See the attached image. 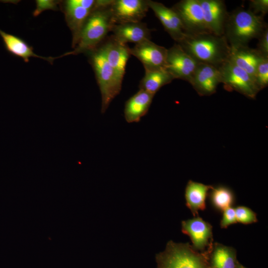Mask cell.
I'll use <instances>...</instances> for the list:
<instances>
[{
    "instance_id": "1",
    "label": "cell",
    "mask_w": 268,
    "mask_h": 268,
    "mask_svg": "<svg viewBox=\"0 0 268 268\" xmlns=\"http://www.w3.org/2000/svg\"><path fill=\"white\" fill-rule=\"evenodd\" d=\"M199 63L218 68L228 60L231 48L224 35L211 33L187 35L177 43Z\"/></svg>"
},
{
    "instance_id": "2",
    "label": "cell",
    "mask_w": 268,
    "mask_h": 268,
    "mask_svg": "<svg viewBox=\"0 0 268 268\" xmlns=\"http://www.w3.org/2000/svg\"><path fill=\"white\" fill-rule=\"evenodd\" d=\"M264 18L242 7H238L229 12L224 36L230 47L248 46L252 40L258 39L268 27Z\"/></svg>"
},
{
    "instance_id": "3",
    "label": "cell",
    "mask_w": 268,
    "mask_h": 268,
    "mask_svg": "<svg viewBox=\"0 0 268 268\" xmlns=\"http://www.w3.org/2000/svg\"><path fill=\"white\" fill-rule=\"evenodd\" d=\"M112 0L96 8L85 22L74 49L58 57L88 53L97 48L106 37L113 25L110 4Z\"/></svg>"
},
{
    "instance_id": "4",
    "label": "cell",
    "mask_w": 268,
    "mask_h": 268,
    "mask_svg": "<svg viewBox=\"0 0 268 268\" xmlns=\"http://www.w3.org/2000/svg\"><path fill=\"white\" fill-rule=\"evenodd\" d=\"M87 54H89L90 63L101 95V113H104L112 100L120 93L123 79L109 64L100 46Z\"/></svg>"
},
{
    "instance_id": "5",
    "label": "cell",
    "mask_w": 268,
    "mask_h": 268,
    "mask_svg": "<svg viewBox=\"0 0 268 268\" xmlns=\"http://www.w3.org/2000/svg\"><path fill=\"white\" fill-rule=\"evenodd\" d=\"M208 254L196 251L189 243L171 240L163 252L155 255L157 268H208Z\"/></svg>"
},
{
    "instance_id": "6",
    "label": "cell",
    "mask_w": 268,
    "mask_h": 268,
    "mask_svg": "<svg viewBox=\"0 0 268 268\" xmlns=\"http://www.w3.org/2000/svg\"><path fill=\"white\" fill-rule=\"evenodd\" d=\"M218 70L221 83L229 91H236L250 99H255L260 90L254 78L247 72L229 61L222 64Z\"/></svg>"
},
{
    "instance_id": "7",
    "label": "cell",
    "mask_w": 268,
    "mask_h": 268,
    "mask_svg": "<svg viewBox=\"0 0 268 268\" xmlns=\"http://www.w3.org/2000/svg\"><path fill=\"white\" fill-rule=\"evenodd\" d=\"M110 0H68L65 2L66 20L72 34V47L78 41L80 33L87 19L97 7Z\"/></svg>"
},
{
    "instance_id": "8",
    "label": "cell",
    "mask_w": 268,
    "mask_h": 268,
    "mask_svg": "<svg viewBox=\"0 0 268 268\" xmlns=\"http://www.w3.org/2000/svg\"><path fill=\"white\" fill-rule=\"evenodd\" d=\"M171 8L178 16L186 35H195L210 33L205 25L202 10L198 0H181L176 3Z\"/></svg>"
},
{
    "instance_id": "9",
    "label": "cell",
    "mask_w": 268,
    "mask_h": 268,
    "mask_svg": "<svg viewBox=\"0 0 268 268\" xmlns=\"http://www.w3.org/2000/svg\"><path fill=\"white\" fill-rule=\"evenodd\" d=\"M198 64L177 43L167 49L165 68L175 79L189 82Z\"/></svg>"
},
{
    "instance_id": "10",
    "label": "cell",
    "mask_w": 268,
    "mask_h": 268,
    "mask_svg": "<svg viewBox=\"0 0 268 268\" xmlns=\"http://www.w3.org/2000/svg\"><path fill=\"white\" fill-rule=\"evenodd\" d=\"M148 9L147 0H112L110 4L112 22L114 25L141 21Z\"/></svg>"
},
{
    "instance_id": "11",
    "label": "cell",
    "mask_w": 268,
    "mask_h": 268,
    "mask_svg": "<svg viewBox=\"0 0 268 268\" xmlns=\"http://www.w3.org/2000/svg\"><path fill=\"white\" fill-rule=\"evenodd\" d=\"M182 232L190 238L192 247L201 253H208L213 245L212 226L199 215L182 221Z\"/></svg>"
},
{
    "instance_id": "12",
    "label": "cell",
    "mask_w": 268,
    "mask_h": 268,
    "mask_svg": "<svg viewBox=\"0 0 268 268\" xmlns=\"http://www.w3.org/2000/svg\"><path fill=\"white\" fill-rule=\"evenodd\" d=\"M130 53L140 61L145 70L165 69L167 49L150 39L144 40L130 48Z\"/></svg>"
},
{
    "instance_id": "13",
    "label": "cell",
    "mask_w": 268,
    "mask_h": 268,
    "mask_svg": "<svg viewBox=\"0 0 268 268\" xmlns=\"http://www.w3.org/2000/svg\"><path fill=\"white\" fill-rule=\"evenodd\" d=\"M208 30L218 36L224 35L229 12L223 0H198Z\"/></svg>"
},
{
    "instance_id": "14",
    "label": "cell",
    "mask_w": 268,
    "mask_h": 268,
    "mask_svg": "<svg viewBox=\"0 0 268 268\" xmlns=\"http://www.w3.org/2000/svg\"><path fill=\"white\" fill-rule=\"evenodd\" d=\"M189 83L201 96L214 94L221 83L218 68L207 64L199 63Z\"/></svg>"
},
{
    "instance_id": "15",
    "label": "cell",
    "mask_w": 268,
    "mask_h": 268,
    "mask_svg": "<svg viewBox=\"0 0 268 268\" xmlns=\"http://www.w3.org/2000/svg\"><path fill=\"white\" fill-rule=\"evenodd\" d=\"M149 8H151L162 24L165 30L176 42H178L186 36L180 20L175 12L163 3L147 0Z\"/></svg>"
},
{
    "instance_id": "16",
    "label": "cell",
    "mask_w": 268,
    "mask_h": 268,
    "mask_svg": "<svg viewBox=\"0 0 268 268\" xmlns=\"http://www.w3.org/2000/svg\"><path fill=\"white\" fill-rule=\"evenodd\" d=\"M100 47L109 64L123 79L127 61L131 55L130 48L127 44L116 40L112 36Z\"/></svg>"
},
{
    "instance_id": "17",
    "label": "cell",
    "mask_w": 268,
    "mask_h": 268,
    "mask_svg": "<svg viewBox=\"0 0 268 268\" xmlns=\"http://www.w3.org/2000/svg\"><path fill=\"white\" fill-rule=\"evenodd\" d=\"M110 32L112 37L124 44L127 43L137 44L145 39H150L151 30L142 21L114 24Z\"/></svg>"
},
{
    "instance_id": "18",
    "label": "cell",
    "mask_w": 268,
    "mask_h": 268,
    "mask_svg": "<svg viewBox=\"0 0 268 268\" xmlns=\"http://www.w3.org/2000/svg\"><path fill=\"white\" fill-rule=\"evenodd\" d=\"M265 58L268 57H264L257 49L246 46L231 48L228 61L245 70L254 78L258 66Z\"/></svg>"
},
{
    "instance_id": "19",
    "label": "cell",
    "mask_w": 268,
    "mask_h": 268,
    "mask_svg": "<svg viewBox=\"0 0 268 268\" xmlns=\"http://www.w3.org/2000/svg\"><path fill=\"white\" fill-rule=\"evenodd\" d=\"M154 95L139 89L125 103L124 117L128 123H138L147 113Z\"/></svg>"
},
{
    "instance_id": "20",
    "label": "cell",
    "mask_w": 268,
    "mask_h": 268,
    "mask_svg": "<svg viewBox=\"0 0 268 268\" xmlns=\"http://www.w3.org/2000/svg\"><path fill=\"white\" fill-rule=\"evenodd\" d=\"M0 36L5 50L14 56L28 63L31 57L40 58L52 64L56 58L39 56L33 51V48L18 36L6 33L0 29Z\"/></svg>"
},
{
    "instance_id": "21",
    "label": "cell",
    "mask_w": 268,
    "mask_h": 268,
    "mask_svg": "<svg viewBox=\"0 0 268 268\" xmlns=\"http://www.w3.org/2000/svg\"><path fill=\"white\" fill-rule=\"evenodd\" d=\"M239 262L236 250L215 242L208 254V268H236Z\"/></svg>"
},
{
    "instance_id": "22",
    "label": "cell",
    "mask_w": 268,
    "mask_h": 268,
    "mask_svg": "<svg viewBox=\"0 0 268 268\" xmlns=\"http://www.w3.org/2000/svg\"><path fill=\"white\" fill-rule=\"evenodd\" d=\"M212 185L189 180L185 191L187 206L194 216L198 215L199 210L205 208V200Z\"/></svg>"
},
{
    "instance_id": "23",
    "label": "cell",
    "mask_w": 268,
    "mask_h": 268,
    "mask_svg": "<svg viewBox=\"0 0 268 268\" xmlns=\"http://www.w3.org/2000/svg\"><path fill=\"white\" fill-rule=\"evenodd\" d=\"M175 79L165 69L154 71L145 70V74L139 84V89L152 94L155 93L163 86Z\"/></svg>"
},
{
    "instance_id": "24",
    "label": "cell",
    "mask_w": 268,
    "mask_h": 268,
    "mask_svg": "<svg viewBox=\"0 0 268 268\" xmlns=\"http://www.w3.org/2000/svg\"><path fill=\"white\" fill-rule=\"evenodd\" d=\"M211 205L220 211H223L228 207H231L235 202V195L229 187L218 185L213 187L208 194Z\"/></svg>"
},
{
    "instance_id": "25",
    "label": "cell",
    "mask_w": 268,
    "mask_h": 268,
    "mask_svg": "<svg viewBox=\"0 0 268 268\" xmlns=\"http://www.w3.org/2000/svg\"><path fill=\"white\" fill-rule=\"evenodd\" d=\"M254 79L260 91L268 85V58H264L256 69Z\"/></svg>"
},
{
    "instance_id": "26",
    "label": "cell",
    "mask_w": 268,
    "mask_h": 268,
    "mask_svg": "<svg viewBox=\"0 0 268 268\" xmlns=\"http://www.w3.org/2000/svg\"><path fill=\"white\" fill-rule=\"evenodd\" d=\"M235 210L237 222L248 224L258 221L256 213L249 207L239 206Z\"/></svg>"
},
{
    "instance_id": "27",
    "label": "cell",
    "mask_w": 268,
    "mask_h": 268,
    "mask_svg": "<svg viewBox=\"0 0 268 268\" xmlns=\"http://www.w3.org/2000/svg\"><path fill=\"white\" fill-rule=\"evenodd\" d=\"M249 4L248 9L255 14L264 17L268 12V0H250Z\"/></svg>"
},
{
    "instance_id": "28",
    "label": "cell",
    "mask_w": 268,
    "mask_h": 268,
    "mask_svg": "<svg viewBox=\"0 0 268 268\" xmlns=\"http://www.w3.org/2000/svg\"><path fill=\"white\" fill-rule=\"evenodd\" d=\"M59 1L53 0H36V8L33 13L34 16H37L46 10H57L58 9Z\"/></svg>"
},
{
    "instance_id": "29",
    "label": "cell",
    "mask_w": 268,
    "mask_h": 268,
    "mask_svg": "<svg viewBox=\"0 0 268 268\" xmlns=\"http://www.w3.org/2000/svg\"><path fill=\"white\" fill-rule=\"evenodd\" d=\"M223 215L220 221V227L222 228H226L230 225L237 222L235 208L229 207L224 210Z\"/></svg>"
},
{
    "instance_id": "30",
    "label": "cell",
    "mask_w": 268,
    "mask_h": 268,
    "mask_svg": "<svg viewBox=\"0 0 268 268\" xmlns=\"http://www.w3.org/2000/svg\"><path fill=\"white\" fill-rule=\"evenodd\" d=\"M257 49L265 57H268V27L259 37Z\"/></svg>"
},
{
    "instance_id": "31",
    "label": "cell",
    "mask_w": 268,
    "mask_h": 268,
    "mask_svg": "<svg viewBox=\"0 0 268 268\" xmlns=\"http://www.w3.org/2000/svg\"><path fill=\"white\" fill-rule=\"evenodd\" d=\"M236 268H247L245 267L243 265L241 264L239 262L238 263Z\"/></svg>"
}]
</instances>
